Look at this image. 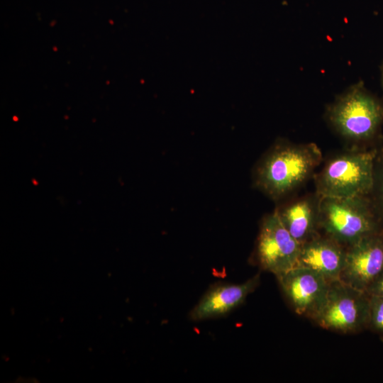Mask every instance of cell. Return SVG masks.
Segmentation results:
<instances>
[{
  "mask_svg": "<svg viewBox=\"0 0 383 383\" xmlns=\"http://www.w3.org/2000/svg\"><path fill=\"white\" fill-rule=\"evenodd\" d=\"M321 159V151L313 144L277 148L259 167L257 185L270 196L277 198L306 179Z\"/></svg>",
  "mask_w": 383,
  "mask_h": 383,
  "instance_id": "1",
  "label": "cell"
},
{
  "mask_svg": "<svg viewBox=\"0 0 383 383\" xmlns=\"http://www.w3.org/2000/svg\"><path fill=\"white\" fill-rule=\"evenodd\" d=\"M370 295L340 279L330 282L325 303L313 320L320 327L342 333L367 328Z\"/></svg>",
  "mask_w": 383,
  "mask_h": 383,
  "instance_id": "2",
  "label": "cell"
},
{
  "mask_svg": "<svg viewBox=\"0 0 383 383\" xmlns=\"http://www.w3.org/2000/svg\"><path fill=\"white\" fill-rule=\"evenodd\" d=\"M373 184V155L370 152L346 154L326 165L318 179L322 197L358 198Z\"/></svg>",
  "mask_w": 383,
  "mask_h": 383,
  "instance_id": "3",
  "label": "cell"
},
{
  "mask_svg": "<svg viewBox=\"0 0 383 383\" xmlns=\"http://www.w3.org/2000/svg\"><path fill=\"white\" fill-rule=\"evenodd\" d=\"M322 198L319 221L330 238L350 246L376 233L375 223L360 197Z\"/></svg>",
  "mask_w": 383,
  "mask_h": 383,
  "instance_id": "4",
  "label": "cell"
},
{
  "mask_svg": "<svg viewBox=\"0 0 383 383\" xmlns=\"http://www.w3.org/2000/svg\"><path fill=\"white\" fill-rule=\"evenodd\" d=\"M301 244L286 229L278 212L262 221L256 248V257L263 270L278 277L298 265Z\"/></svg>",
  "mask_w": 383,
  "mask_h": 383,
  "instance_id": "5",
  "label": "cell"
},
{
  "mask_svg": "<svg viewBox=\"0 0 383 383\" xmlns=\"http://www.w3.org/2000/svg\"><path fill=\"white\" fill-rule=\"evenodd\" d=\"M277 278L295 313L314 320L325 303L330 282L302 266H296Z\"/></svg>",
  "mask_w": 383,
  "mask_h": 383,
  "instance_id": "6",
  "label": "cell"
},
{
  "mask_svg": "<svg viewBox=\"0 0 383 383\" xmlns=\"http://www.w3.org/2000/svg\"><path fill=\"white\" fill-rule=\"evenodd\" d=\"M380 111L375 101L361 90L355 89L334 106L331 119L345 136L362 139L370 136L380 121Z\"/></svg>",
  "mask_w": 383,
  "mask_h": 383,
  "instance_id": "7",
  "label": "cell"
},
{
  "mask_svg": "<svg viewBox=\"0 0 383 383\" xmlns=\"http://www.w3.org/2000/svg\"><path fill=\"white\" fill-rule=\"evenodd\" d=\"M383 272V240L377 233L366 236L346 250L340 280L366 292Z\"/></svg>",
  "mask_w": 383,
  "mask_h": 383,
  "instance_id": "8",
  "label": "cell"
},
{
  "mask_svg": "<svg viewBox=\"0 0 383 383\" xmlns=\"http://www.w3.org/2000/svg\"><path fill=\"white\" fill-rule=\"evenodd\" d=\"M260 279L257 274L242 284L213 286L192 310L191 319L201 321L226 315L244 302L259 285Z\"/></svg>",
  "mask_w": 383,
  "mask_h": 383,
  "instance_id": "9",
  "label": "cell"
},
{
  "mask_svg": "<svg viewBox=\"0 0 383 383\" xmlns=\"http://www.w3.org/2000/svg\"><path fill=\"white\" fill-rule=\"evenodd\" d=\"M346 251L331 238H311L301 245L298 265L309 268L329 282L339 279Z\"/></svg>",
  "mask_w": 383,
  "mask_h": 383,
  "instance_id": "10",
  "label": "cell"
},
{
  "mask_svg": "<svg viewBox=\"0 0 383 383\" xmlns=\"http://www.w3.org/2000/svg\"><path fill=\"white\" fill-rule=\"evenodd\" d=\"M277 212L284 226L299 243L302 245L310 240L316 221L310 202L301 200Z\"/></svg>",
  "mask_w": 383,
  "mask_h": 383,
  "instance_id": "11",
  "label": "cell"
},
{
  "mask_svg": "<svg viewBox=\"0 0 383 383\" xmlns=\"http://www.w3.org/2000/svg\"><path fill=\"white\" fill-rule=\"evenodd\" d=\"M367 328L383 338V296H370Z\"/></svg>",
  "mask_w": 383,
  "mask_h": 383,
  "instance_id": "12",
  "label": "cell"
},
{
  "mask_svg": "<svg viewBox=\"0 0 383 383\" xmlns=\"http://www.w3.org/2000/svg\"><path fill=\"white\" fill-rule=\"evenodd\" d=\"M366 293L370 296H383V272L367 288Z\"/></svg>",
  "mask_w": 383,
  "mask_h": 383,
  "instance_id": "13",
  "label": "cell"
}]
</instances>
